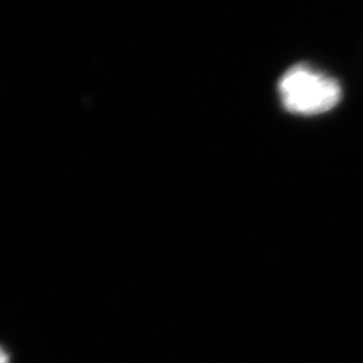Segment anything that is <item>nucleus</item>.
I'll return each mask as SVG.
<instances>
[{
  "mask_svg": "<svg viewBox=\"0 0 363 363\" xmlns=\"http://www.w3.org/2000/svg\"><path fill=\"white\" fill-rule=\"evenodd\" d=\"M281 105L298 116H318L333 109L340 100V85L333 77L300 64L281 76Z\"/></svg>",
  "mask_w": 363,
  "mask_h": 363,
  "instance_id": "nucleus-1",
  "label": "nucleus"
},
{
  "mask_svg": "<svg viewBox=\"0 0 363 363\" xmlns=\"http://www.w3.org/2000/svg\"><path fill=\"white\" fill-rule=\"evenodd\" d=\"M0 363H9V356L2 347H0Z\"/></svg>",
  "mask_w": 363,
  "mask_h": 363,
  "instance_id": "nucleus-2",
  "label": "nucleus"
}]
</instances>
